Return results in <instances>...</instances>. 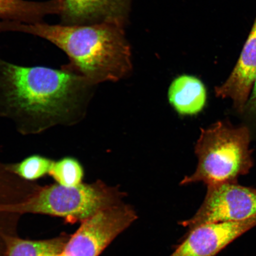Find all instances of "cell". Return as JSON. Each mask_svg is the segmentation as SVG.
Here are the masks:
<instances>
[{"instance_id":"13","label":"cell","mask_w":256,"mask_h":256,"mask_svg":"<svg viewBox=\"0 0 256 256\" xmlns=\"http://www.w3.org/2000/svg\"><path fill=\"white\" fill-rule=\"evenodd\" d=\"M49 175L57 184L72 188L82 184L84 171L78 159L72 156H65L54 162Z\"/></svg>"},{"instance_id":"12","label":"cell","mask_w":256,"mask_h":256,"mask_svg":"<svg viewBox=\"0 0 256 256\" xmlns=\"http://www.w3.org/2000/svg\"><path fill=\"white\" fill-rule=\"evenodd\" d=\"M69 240L68 236L30 241L14 236L4 238L6 252L4 256H54L62 254Z\"/></svg>"},{"instance_id":"1","label":"cell","mask_w":256,"mask_h":256,"mask_svg":"<svg viewBox=\"0 0 256 256\" xmlns=\"http://www.w3.org/2000/svg\"><path fill=\"white\" fill-rule=\"evenodd\" d=\"M94 86L62 68L24 66L0 58V117L24 136L84 119Z\"/></svg>"},{"instance_id":"6","label":"cell","mask_w":256,"mask_h":256,"mask_svg":"<svg viewBox=\"0 0 256 256\" xmlns=\"http://www.w3.org/2000/svg\"><path fill=\"white\" fill-rule=\"evenodd\" d=\"M256 216V188L238 183L208 186L203 203L190 219L180 225L188 232L204 224L238 222Z\"/></svg>"},{"instance_id":"3","label":"cell","mask_w":256,"mask_h":256,"mask_svg":"<svg viewBox=\"0 0 256 256\" xmlns=\"http://www.w3.org/2000/svg\"><path fill=\"white\" fill-rule=\"evenodd\" d=\"M248 127L234 126L227 122L202 130L194 148L196 170L185 176L180 184L238 183L240 176L248 174L254 166Z\"/></svg>"},{"instance_id":"2","label":"cell","mask_w":256,"mask_h":256,"mask_svg":"<svg viewBox=\"0 0 256 256\" xmlns=\"http://www.w3.org/2000/svg\"><path fill=\"white\" fill-rule=\"evenodd\" d=\"M124 28L115 23L67 25L0 20V32H22L55 44L70 60L62 68L82 76L94 86L119 81L132 71Z\"/></svg>"},{"instance_id":"5","label":"cell","mask_w":256,"mask_h":256,"mask_svg":"<svg viewBox=\"0 0 256 256\" xmlns=\"http://www.w3.org/2000/svg\"><path fill=\"white\" fill-rule=\"evenodd\" d=\"M138 218L135 210L123 202L106 208L82 222L68 242L65 256H98Z\"/></svg>"},{"instance_id":"9","label":"cell","mask_w":256,"mask_h":256,"mask_svg":"<svg viewBox=\"0 0 256 256\" xmlns=\"http://www.w3.org/2000/svg\"><path fill=\"white\" fill-rule=\"evenodd\" d=\"M256 78V18L247 42L228 79L216 88L218 98H230L240 113L244 112Z\"/></svg>"},{"instance_id":"14","label":"cell","mask_w":256,"mask_h":256,"mask_svg":"<svg viewBox=\"0 0 256 256\" xmlns=\"http://www.w3.org/2000/svg\"><path fill=\"white\" fill-rule=\"evenodd\" d=\"M54 160L39 154L28 156L21 162L8 164L10 171L22 180L34 181L49 174Z\"/></svg>"},{"instance_id":"15","label":"cell","mask_w":256,"mask_h":256,"mask_svg":"<svg viewBox=\"0 0 256 256\" xmlns=\"http://www.w3.org/2000/svg\"><path fill=\"white\" fill-rule=\"evenodd\" d=\"M17 176L10 171L8 167V164H4L0 162V185L4 183L5 180H10Z\"/></svg>"},{"instance_id":"11","label":"cell","mask_w":256,"mask_h":256,"mask_svg":"<svg viewBox=\"0 0 256 256\" xmlns=\"http://www.w3.org/2000/svg\"><path fill=\"white\" fill-rule=\"evenodd\" d=\"M64 0L28 2L26 0H0V19L33 24L41 22L49 15L62 14Z\"/></svg>"},{"instance_id":"4","label":"cell","mask_w":256,"mask_h":256,"mask_svg":"<svg viewBox=\"0 0 256 256\" xmlns=\"http://www.w3.org/2000/svg\"><path fill=\"white\" fill-rule=\"evenodd\" d=\"M126 195L118 186L100 180L72 188L56 184L38 188L20 202L0 204V212L48 214L72 223L82 222L106 208L122 203Z\"/></svg>"},{"instance_id":"8","label":"cell","mask_w":256,"mask_h":256,"mask_svg":"<svg viewBox=\"0 0 256 256\" xmlns=\"http://www.w3.org/2000/svg\"><path fill=\"white\" fill-rule=\"evenodd\" d=\"M132 0H64L62 24L115 23L126 26Z\"/></svg>"},{"instance_id":"17","label":"cell","mask_w":256,"mask_h":256,"mask_svg":"<svg viewBox=\"0 0 256 256\" xmlns=\"http://www.w3.org/2000/svg\"><path fill=\"white\" fill-rule=\"evenodd\" d=\"M54 256H64V254L62 252V254H57V255Z\"/></svg>"},{"instance_id":"16","label":"cell","mask_w":256,"mask_h":256,"mask_svg":"<svg viewBox=\"0 0 256 256\" xmlns=\"http://www.w3.org/2000/svg\"><path fill=\"white\" fill-rule=\"evenodd\" d=\"M248 111L256 114V78L252 88L250 96L248 98L244 111Z\"/></svg>"},{"instance_id":"7","label":"cell","mask_w":256,"mask_h":256,"mask_svg":"<svg viewBox=\"0 0 256 256\" xmlns=\"http://www.w3.org/2000/svg\"><path fill=\"white\" fill-rule=\"evenodd\" d=\"M256 226V216L238 222L204 224L188 232L170 256H216Z\"/></svg>"},{"instance_id":"10","label":"cell","mask_w":256,"mask_h":256,"mask_svg":"<svg viewBox=\"0 0 256 256\" xmlns=\"http://www.w3.org/2000/svg\"><path fill=\"white\" fill-rule=\"evenodd\" d=\"M168 100L179 114L193 115L202 110L206 102V87L195 76L183 75L172 82Z\"/></svg>"}]
</instances>
